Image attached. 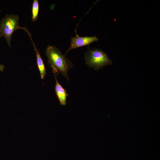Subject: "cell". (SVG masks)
<instances>
[{"mask_svg":"<svg viewBox=\"0 0 160 160\" xmlns=\"http://www.w3.org/2000/svg\"><path fill=\"white\" fill-rule=\"evenodd\" d=\"M45 54L54 73H60L69 80L68 73V71L73 67L72 63L54 46H48Z\"/></svg>","mask_w":160,"mask_h":160,"instance_id":"6da1fadb","label":"cell"},{"mask_svg":"<svg viewBox=\"0 0 160 160\" xmlns=\"http://www.w3.org/2000/svg\"><path fill=\"white\" fill-rule=\"evenodd\" d=\"M85 63L89 67L98 71L104 66L112 64V61L103 51L88 47L85 54Z\"/></svg>","mask_w":160,"mask_h":160,"instance_id":"7a4b0ae2","label":"cell"},{"mask_svg":"<svg viewBox=\"0 0 160 160\" xmlns=\"http://www.w3.org/2000/svg\"><path fill=\"white\" fill-rule=\"evenodd\" d=\"M19 19L18 15L7 14L0 22V36L5 38L10 47L13 33L17 29L22 28L19 25Z\"/></svg>","mask_w":160,"mask_h":160,"instance_id":"3957f363","label":"cell"},{"mask_svg":"<svg viewBox=\"0 0 160 160\" xmlns=\"http://www.w3.org/2000/svg\"><path fill=\"white\" fill-rule=\"evenodd\" d=\"M98 40V39L96 36L80 37L77 34L75 36L71 38L70 46L65 54L72 49H75L80 47L88 45L92 42Z\"/></svg>","mask_w":160,"mask_h":160,"instance_id":"277c9868","label":"cell"},{"mask_svg":"<svg viewBox=\"0 0 160 160\" xmlns=\"http://www.w3.org/2000/svg\"><path fill=\"white\" fill-rule=\"evenodd\" d=\"M25 31L28 33V34L32 42L33 43L34 47V49L36 53L37 65L40 73L41 78L42 79H44L46 74V69L45 68L44 65L43 61L41 57L40 53L36 48L35 44H34V43L33 41L30 33L27 29H26L25 30Z\"/></svg>","mask_w":160,"mask_h":160,"instance_id":"5b68a950","label":"cell"},{"mask_svg":"<svg viewBox=\"0 0 160 160\" xmlns=\"http://www.w3.org/2000/svg\"><path fill=\"white\" fill-rule=\"evenodd\" d=\"M56 80V84L55 90L56 95L58 99L60 104L63 105L66 104V97L68 95L66 90L64 89L58 82L56 74L54 73Z\"/></svg>","mask_w":160,"mask_h":160,"instance_id":"8992f818","label":"cell"},{"mask_svg":"<svg viewBox=\"0 0 160 160\" xmlns=\"http://www.w3.org/2000/svg\"><path fill=\"white\" fill-rule=\"evenodd\" d=\"M39 4L38 0H34L32 7V20L35 21L38 19L39 11Z\"/></svg>","mask_w":160,"mask_h":160,"instance_id":"52a82bcc","label":"cell"},{"mask_svg":"<svg viewBox=\"0 0 160 160\" xmlns=\"http://www.w3.org/2000/svg\"><path fill=\"white\" fill-rule=\"evenodd\" d=\"M4 65L0 64V71H3L4 70Z\"/></svg>","mask_w":160,"mask_h":160,"instance_id":"ba28073f","label":"cell"},{"mask_svg":"<svg viewBox=\"0 0 160 160\" xmlns=\"http://www.w3.org/2000/svg\"><path fill=\"white\" fill-rule=\"evenodd\" d=\"M1 37V36H0V38Z\"/></svg>","mask_w":160,"mask_h":160,"instance_id":"9c48e42d","label":"cell"}]
</instances>
